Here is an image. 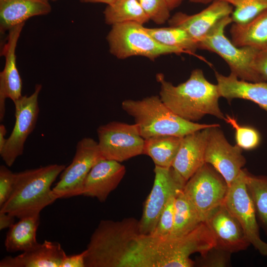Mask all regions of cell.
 Masks as SVG:
<instances>
[{
	"mask_svg": "<svg viewBox=\"0 0 267 267\" xmlns=\"http://www.w3.org/2000/svg\"><path fill=\"white\" fill-rule=\"evenodd\" d=\"M139 220H101L87 245L85 267H139Z\"/></svg>",
	"mask_w": 267,
	"mask_h": 267,
	"instance_id": "cell-1",
	"label": "cell"
},
{
	"mask_svg": "<svg viewBox=\"0 0 267 267\" xmlns=\"http://www.w3.org/2000/svg\"><path fill=\"white\" fill-rule=\"evenodd\" d=\"M156 79L160 84L161 99L182 119L196 122L211 115L224 120L219 105L221 97L217 85L208 81L201 69L193 70L189 78L177 86L167 81L163 74H157Z\"/></svg>",
	"mask_w": 267,
	"mask_h": 267,
	"instance_id": "cell-2",
	"label": "cell"
},
{
	"mask_svg": "<svg viewBox=\"0 0 267 267\" xmlns=\"http://www.w3.org/2000/svg\"><path fill=\"white\" fill-rule=\"evenodd\" d=\"M214 238L205 222L179 237L143 235L139 249L140 267H191L193 253L204 254L215 247Z\"/></svg>",
	"mask_w": 267,
	"mask_h": 267,
	"instance_id": "cell-3",
	"label": "cell"
},
{
	"mask_svg": "<svg viewBox=\"0 0 267 267\" xmlns=\"http://www.w3.org/2000/svg\"><path fill=\"white\" fill-rule=\"evenodd\" d=\"M65 168L54 164L15 173L13 190L0 212L19 219L40 215L57 199L51 186Z\"/></svg>",
	"mask_w": 267,
	"mask_h": 267,
	"instance_id": "cell-4",
	"label": "cell"
},
{
	"mask_svg": "<svg viewBox=\"0 0 267 267\" xmlns=\"http://www.w3.org/2000/svg\"><path fill=\"white\" fill-rule=\"evenodd\" d=\"M121 105L134 118L144 139L164 135L183 137L218 124H200L182 119L171 111L158 95L141 100L127 99Z\"/></svg>",
	"mask_w": 267,
	"mask_h": 267,
	"instance_id": "cell-5",
	"label": "cell"
},
{
	"mask_svg": "<svg viewBox=\"0 0 267 267\" xmlns=\"http://www.w3.org/2000/svg\"><path fill=\"white\" fill-rule=\"evenodd\" d=\"M106 40L110 52L119 59L141 56L154 60L163 55L185 53L179 48L160 44L142 24L135 22L112 25Z\"/></svg>",
	"mask_w": 267,
	"mask_h": 267,
	"instance_id": "cell-6",
	"label": "cell"
},
{
	"mask_svg": "<svg viewBox=\"0 0 267 267\" xmlns=\"http://www.w3.org/2000/svg\"><path fill=\"white\" fill-rule=\"evenodd\" d=\"M232 22L230 16L220 20L199 41L198 48L219 55L226 62L231 73L239 79L262 82L253 68V60L259 50L250 47H237L225 35L226 27Z\"/></svg>",
	"mask_w": 267,
	"mask_h": 267,
	"instance_id": "cell-7",
	"label": "cell"
},
{
	"mask_svg": "<svg viewBox=\"0 0 267 267\" xmlns=\"http://www.w3.org/2000/svg\"><path fill=\"white\" fill-rule=\"evenodd\" d=\"M228 190L223 178L206 163L186 182L183 188L204 222L223 204Z\"/></svg>",
	"mask_w": 267,
	"mask_h": 267,
	"instance_id": "cell-8",
	"label": "cell"
},
{
	"mask_svg": "<svg viewBox=\"0 0 267 267\" xmlns=\"http://www.w3.org/2000/svg\"><path fill=\"white\" fill-rule=\"evenodd\" d=\"M155 177L151 190L146 199L139 220L142 235L154 230L159 217L169 200L183 189L186 181L172 167L155 165Z\"/></svg>",
	"mask_w": 267,
	"mask_h": 267,
	"instance_id": "cell-9",
	"label": "cell"
},
{
	"mask_svg": "<svg viewBox=\"0 0 267 267\" xmlns=\"http://www.w3.org/2000/svg\"><path fill=\"white\" fill-rule=\"evenodd\" d=\"M98 144L104 159L122 162L143 154L144 139L137 125L112 121L97 129Z\"/></svg>",
	"mask_w": 267,
	"mask_h": 267,
	"instance_id": "cell-10",
	"label": "cell"
},
{
	"mask_svg": "<svg viewBox=\"0 0 267 267\" xmlns=\"http://www.w3.org/2000/svg\"><path fill=\"white\" fill-rule=\"evenodd\" d=\"M104 159L98 142L90 137H84L77 144L71 164L60 174V179L52 188L57 199L82 195L84 181L92 167Z\"/></svg>",
	"mask_w": 267,
	"mask_h": 267,
	"instance_id": "cell-11",
	"label": "cell"
},
{
	"mask_svg": "<svg viewBox=\"0 0 267 267\" xmlns=\"http://www.w3.org/2000/svg\"><path fill=\"white\" fill-rule=\"evenodd\" d=\"M42 88L41 85H36L34 91L30 95H22L13 102L15 109V124L0 152V156L7 167H11L17 157L22 155L25 141L35 129L39 113L38 97Z\"/></svg>",
	"mask_w": 267,
	"mask_h": 267,
	"instance_id": "cell-12",
	"label": "cell"
},
{
	"mask_svg": "<svg viewBox=\"0 0 267 267\" xmlns=\"http://www.w3.org/2000/svg\"><path fill=\"white\" fill-rule=\"evenodd\" d=\"M245 170L229 186L224 205L241 225L251 245L267 256V243L260 237L255 207L245 182Z\"/></svg>",
	"mask_w": 267,
	"mask_h": 267,
	"instance_id": "cell-13",
	"label": "cell"
},
{
	"mask_svg": "<svg viewBox=\"0 0 267 267\" xmlns=\"http://www.w3.org/2000/svg\"><path fill=\"white\" fill-rule=\"evenodd\" d=\"M242 150L237 144L232 145L228 142L219 124L209 128L205 163L211 165L221 175L228 187L246 164Z\"/></svg>",
	"mask_w": 267,
	"mask_h": 267,
	"instance_id": "cell-14",
	"label": "cell"
},
{
	"mask_svg": "<svg viewBox=\"0 0 267 267\" xmlns=\"http://www.w3.org/2000/svg\"><path fill=\"white\" fill-rule=\"evenodd\" d=\"M204 222L214 238L216 247L231 254L246 250L251 245L241 225L224 204Z\"/></svg>",
	"mask_w": 267,
	"mask_h": 267,
	"instance_id": "cell-15",
	"label": "cell"
},
{
	"mask_svg": "<svg viewBox=\"0 0 267 267\" xmlns=\"http://www.w3.org/2000/svg\"><path fill=\"white\" fill-rule=\"evenodd\" d=\"M25 25L20 24L8 32L7 42L3 46L1 55L4 57L5 65L0 73V120H3L7 98L13 102L22 95V81L16 65V48L19 38Z\"/></svg>",
	"mask_w": 267,
	"mask_h": 267,
	"instance_id": "cell-16",
	"label": "cell"
},
{
	"mask_svg": "<svg viewBox=\"0 0 267 267\" xmlns=\"http://www.w3.org/2000/svg\"><path fill=\"white\" fill-rule=\"evenodd\" d=\"M233 7L223 0H215L205 8L196 14L189 15L182 12L175 13L168 20L171 26L185 30L196 42L222 19L230 16Z\"/></svg>",
	"mask_w": 267,
	"mask_h": 267,
	"instance_id": "cell-17",
	"label": "cell"
},
{
	"mask_svg": "<svg viewBox=\"0 0 267 267\" xmlns=\"http://www.w3.org/2000/svg\"><path fill=\"white\" fill-rule=\"evenodd\" d=\"M124 165L115 160L102 159L91 169L84 181L82 195L105 202L126 174Z\"/></svg>",
	"mask_w": 267,
	"mask_h": 267,
	"instance_id": "cell-18",
	"label": "cell"
},
{
	"mask_svg": "<svg viewBox=\"0 0 267 267\" xmlns=\"http://www.w3.org/2000/svg\"><path fill=\"white\" fill-rule=\"evenodd\" d=\"M210 128L182 137L172 167L186 181L205 163V151Z\"/></svg>",
	"mask_w": 267,
	"mask_h": 267,
	"instance_id": "cell-19",
	"label": "cell"
},
{
	"mask_svg": "<svg viewBox=\"0 0 267 267\" xmlns=\"http://www.w3.org/2000/svg\"><path fill=\"white\" fill-rule=\"evenodd\" d=\"M220 97L229 102L234 98L251 101L267 113V82H250L239 79L230 73L224 76L215 71Z\"/></svg>",
	"mask_w": 267,
	"mask_h": 267,
	"instance_id": "cell-20",
	"label": "cell"
},
{
	"mask_svg": "<svg viewBox=\"0 0 267 267\" xmlns=\"http://www.w3.org/2000/svg\"><path fill=\"white\" fill-rule=\"evenodd\" d=\"M66 256L59 242L45 240L16 256L5 257L0 267H60Z\"/></svg>",
	"mask_w": 267,
	"mask_h": 267,
	"instance_id": "cell-21",
	"label": "cell"
},
{
	"mask_svg": "<svg viewBox=\"0 0 267 267\" xmlns=\"http://www.w3.org/2000/svg\"><path fill=\"white\" fill-rule=\"evenodd\" d=\"M51 7L46 0H0V31L11 28L34 16L46 15Z\"/></svg>",
	"mask_w": 267,
	"mask_h": 267,
	"instance_id": "cell-22",
	"label": "cell"
},
{
	"mask_svg": "<svg viewBox=\"0 0 267 267\" xmlns=\"http://www.w3.org/2000/svg\"><path fill=\"white\" fill-rule=\"evenodd\" d=\"M230 33L231 42L237 47L267 49V9L246 23H233Z\"/></svg>",
	"mask_w": 267,
	"mask_h": 267,
	"instance_id": "cell-23",
	"label": "cell"
},
{
	"mask_svg": "<svg viewBox=\"0 0 267 267\" xmlns=\"http://www.w3.org/2000/svg\"><path fill=\"white\" fill-rule=\"evenodd\" d=\"M39 223L40 215L20 219L9 228L4 241L5 250L10 253L24 252L37 245L36 236Z\"/></svg>",
	"mask_w": 267,
	"mask_h": 267,
	"instance_id": "cell-24",
	"label": "cell"
},
{
	"mask_svg": "<svg viewBox=\"0 0 267 267\" xmlns=\"http://www.w3.org/2000/svg\"><path fill=\"white\" fill-rule=\"evenodd\" d=\"M182 137L157 135L144 139L143 154L149 156L155 165L172 167Z\"/></svg>",
	"mask_w": 267,
	"mask_h": 267,
	"instance_id": "cell-25",
	"label": "cell"
},
{
	"mask_svg": "<svg viewBox=\"0 0 267 267\" xmlns=\"http://www.w3.org/2000/svg\"><path fill=\"white\" fill-rule=\"evenodd\" d=\"M202 222L199 215L183 189L175 196L174 222L170 236L184 235L195 229Z\"/></svg>",
	"mask_w": 267,
	"mask_h": 267,
	"instance_id": "cell-26",
	"label": "cell"
},
{
	"mask_svg": "<svg viewBox=\"0 0 267 267\" xmlns=\"http://www.w3.org/2000/svg\"><path fill=\"white\" fill-rule=\"evenodd\" d=\"M103 15L105 23L111 26L127 22L143 25L150 20L138 0H116L107 5Z\"/></svg>",
	"mask_w": 267,
	"mask_h": 267,
	"instance_id": "cell-27",
	"label": "cell"
},
{
	"mask_svg": "<svg viewBox=\"0 0 267 267\" xmlns=\"http://www.w3.org/2000/svg\"><path fill=\"white\" fill-rule=\"evenodd\" d=\"M145 31L157 42L163 45L179 48L188 53H194L198 48L196 42L181 28L175 26L148 28Z\"/></svg>",
	"mask_w": 267,
	"mask_h": 267,
	"instance_id": "cell-28",
	"label": "cell"
},
{
	"mask_svg": "<svg viewBox=\"0 0 267 267\" xmlns=\"http://www.w3.org/2000/svg\"><path fill=\"white\" fill-rule=\"evenodd\" d=\"M245 178L255 207L257 218L267 235V176H256L246 170Z\"/></svg>",
	"mask_w": 267,
	"mask_h": 267,
	"instance_id": "cell-29",
	"label": "cell"
},
{
	"mask_svg": "<svg viewBox=\"0 0 267 267\" xmlns=\"http://www.w3.org/2000/svg\"><path fill=\"white\" fill-rule=\"evenodd\" d=\"M223 0L234 7L230 16L233 23H246L267 9V0Z\"/></svg>",
	"mask_w": 267,
	"mask_h": 267,
	"instance_id": "cell-30",
	"label": "cell"
},
{
	"mask_svg": "<svg viewBox=\"0 0 267 267\" xmlns=\"http://www.w3.org/2000/svg\"><path fill=\"white\" fill-rule=\"evenodd\" d=\"M224 120L234 129L236 144L242 149L253 150L259 145L261 136L256 129L239 125L235 118L228 115H225Z\"/></svg>",
	"mask_w": 267,
	"mask_h": 267,
	"instance_id": "cell-31",
	"label": "cell"
},
{
	"mask_svg": "<svg viewBox=\"0 0 267 267\" xmlns=\"http://www.w3.org/2000/svg\"><path fill=\"white\" fill-rule=\"evenodd\" d=\"M150 20L163 24L170 18V9L166 0H138Z\"/></svg>",
	"mask_w": 267,
	"mask_h": 267,
	"instance_id": "cell-32",
	"label": "cell"
},
{
	"mask_svg": "<svg viewBox=\"0 0 267 267\" xmlns=\"http://www.w3.org/2000/svg\"><path fill=\"white\" fill-rule=\"evenodd\" d=\"M175 196L170 198L159 217L154 230L149 235L157 237L170 235L174 222Z\"/></svg>",
	"mask_w": 267,
	"mask_h": 267,
	"instance_id": "cell-33",
	"label": "cell"
},
{
	"mask_svg": "<svg viewBox=\"0 0 267 267\" xmlns=\"http://www.w3.org/2000/svg\"><path fill=\"white\" fill-rule=\"evenodd\" d=\"M231 253L214 247L201 255L198 265L204 267H224L230 264Z\"/></svg>",
	"mask_w": 267,
	"mask_h": 267,
	"instance_id": "cell-34",
	"label": "cell"
},
{
	"mask_svg": "<svg viewBox=\"0 0 267 267\" xmlns=\"http://www.w3.org/2000/svg\"><path fill=\"white\" fill-rule=\"evenodd\" d=\"M6 166H0V207L8 200L13 190L15 173Z\"/></svg>",
	"mask_w": 267,
	"mask_h": 267,
	"instance_id": "cell-35",
	"label": "cell"
},
{
	"mask_svg": "<svg viewBox=\"0 0 267 267\" xmlns=\"http://www.w3.org/2000/svg\"><path fill=\"white\" fill-rule=\"evenodd\" d=\"M253 68L262 82H267V49L258 51L253 60Z\"/></svg>",
	"mask_w": 267,
	"mask_h": 267,
	"instance_id": "cell-36",
	"label": "cell"
},
{
	"mask_svg": "<svg viewBox=\"0 0 267 267\" xmlns=\"http://www.w3.org/2000/svg\"><path fill=\"white\" fill-rule=\"evenodd\" d=\"M86 250L80 253L67 255L63 259L60 267H85Z\"/></svg>",
	"mask_w": 267,
	"mask_h": 267,
	"instance_id": "cell-37",
	"label": "cell"
},
{
	"mask_svg": "<svg viewBox=\"0 0 267 267\" xmlns=\"http://www.w3.org/2000/svg\"><path fill=\"white\" fill-rule=\"evenodd\" d=\"M15 217L8 213L0 212V229L9 228L14 223Z\"/></svg>",
	"mask_w": 267,
	"mask_h": 267,
	"instance_id": "cell-38",
	"label": "cell"
},
{
	"mask_svg": "<svg viewBox=\"0 0 267 267\" xmlns=\"http://www.w3.org/2000/svg\"><path fill=\"white\" fill-rule=\"evenodd\" d=\"M7 133V131L5 127L3 124L0 125V152H1L6 142V139L5 138V134Z\"/></svg>",
	"mask_w": 267,
	"mask_h": 267,
	"instance_id": "cell-39",
	"label": "cell"
},
{
	"mask_svg": "<svg viewBox=\"0 0 267 267\" xmlns=\"http://www.w3.org/2000/svg\"><path fill=\"white\" fill-rule=\"evenodd\" d=\"M170 10H172L178 7L183 0H166Z\"/></svg>",
	"mask_w": 267,
	"mask_h": 267,
	"instance_id": "cell-40",
	"label": "cell"
},
{
	"mask_svg": "<svg viewBox=\"0 0 267 267\" xmlns=\"http://www.w3.org/2000/svg\"><path fill=\"white\" fill-rule=\"evenodd\" d=\"M116 0H80L83 3H103L107 5L111 4Z\"/></svg>",
	"mask_w": 267,
	"mask_h": 267,
	"instance_id": "cell-41",
	"label": "cell"
},
{
	"mask_svg": "<svg viewBox=\"0 0 267 267\" xmlns=\"http://www.w3.org/2000/svg\"><path fill=\"white\" fill-rule=\"evenodd\" d=\"M190 2L195 3H210L215 0H189Z\"/></svg>",
	"mask_w": 267,
	"mask_h": 267,
	"instance_id": "cell-42",
	"label": "cell"
},
{
	"mask_svg": "<svg viewBox=\"0 0 267 267\" xmlns=\"http://www.w3.org/2000/svg\"><path fill=\"white\" fill-rule=\"evenodd\" d=\"M47 0V1H49V0H51V1H55V0Z\"/></svg>",
	"mask_w": 267,
	"mask_h": 267,
	"instance_id": "cell-43",
	"label": "cell"
}]
</instances>
